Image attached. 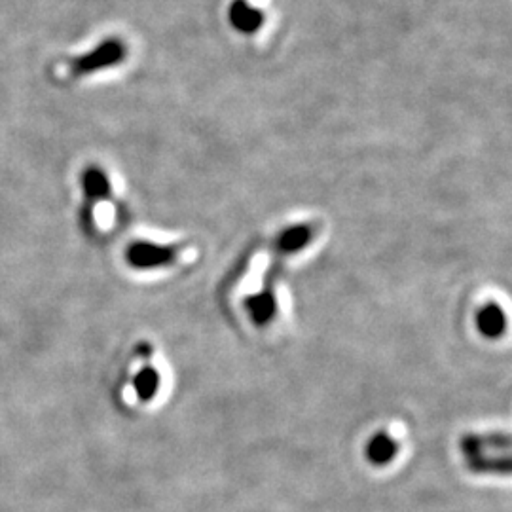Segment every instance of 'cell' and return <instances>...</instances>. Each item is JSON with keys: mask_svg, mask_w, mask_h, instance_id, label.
Returning a JSON list of instances; mask_svg holds the SVG:
<instances>
[{"mask_svg": "<svg viewBox=\"0 0 512 512\" xmlns=\"http://www.w3.org/2000/svg\"><path fill=\"white\" fill-rule=\"evenodd\" d=\"M126 59V46L118 38H109L95 46L92 52L76 57L71 61L69 73L73 76H88V74L105 71L109 67H114Z\"/></svg>", "mask_w": 512, "mask_h": 512, "instance_id": "7a4b0ae2", "label": "cell"}, {"mask_svg": "<svg viewBox=\"0 0 512 512\" xmlns=\"http://www.w3.org/2000/svg\"><path fill=\"white\" fill-rule=\"evenodd\" d=\"M186 251H179L177 247H165L152 241H137L131 243L126 251L129 264L137 270H158V268H177L175 264L181 262Z\"/></svg>", "mask_w": 512, "mask_h": 512, "instance_id": "6da1fadb", "label": "cell"}, {"mask_svg": "<svg viewBox=\"0 0 512 512\" xmlns=\"http://www.w3.org/2000/svg\"><path fill=\"white\" fill-rule=\"evenodd\" d=\"M505 325H507V315L494 302L476 311V327L484 336H490V338L499 336L505 330Z\"/></svg>", "mask_w": 512, "mask_h": 512, "instance_id": "8992f818", "label": "cell"}, {"mask_svg": "<svg viewBox=\"0 0 512 512\" xmlns=\"http://www.w3.org/2000/svg\"><path fill=\"white\" fill-rule=\"evenodd\" d=\"M230 19H232L234 27L241 33H253L262 25V14L251 4H247V0L234 2L232 10H230Z\"/></svg>", "mask_w": 512, "mask_h": 512, "instance_id": "52a82bcc", "label": "cell"}, {"mask_svg": "<svg viewBox=\"0 0 512 512\" xmlns=\"http://www.w3.org/2000/svg\"><path fill=\"white\" fill-rule=\"evenodd\" d=\"M143 357H145V363L133 374L131 389L139 403L148 404L156 401L162 395V391H165V376L162 374V368L152 363L150 351Z\"/></svg>", "mask_w": 512, "mask_h": 512, "instance_id": "3957f363", "label": "cell"}, {"mask_svg": "<svg viewBox=\"0 0 512 512\" xmlns=\"http://www.w3.org/2000/svg\"><path fill=\"white\" fill-rule=\"evenodd\" d=\"M82 184H84V192L86 198L90 202H101V200H109L110 198V181L107 173L97 167V165H90L84 175H82Z\"/></svg>", "mask_w": 512, "mask_h": 512, "instance_id": "5b68a950", "label": "cell"}, {"mask_svg": "<svg viewBox=\"0 0 512 512\" xmlns=\"http://www.w3.org/2000/svg\"><path fill=\"white\" fill-rule=\"evenodd\" d=\"M397 452H399V442L387 431L376 433L372 439L368 440V446H366V458L372 465H387L389 461L395 459Z\"/></svg>", "mask_w": 512, "mask_h": 512, "instance_id": "277c9868", "label": "cell"}]
</instances>
